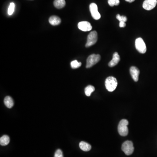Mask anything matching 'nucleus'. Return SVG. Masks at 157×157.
<instances>
[{
  "label": "nucleus",
  "mask_w": 157,
  "mask_h": 157,
  "mask_svg": "<svg viewBox=\"0 0 157 157\" xmlns=\"http://www.w3.org/2000/svg\"><path fill=\"white\" fill-rule=\"evenodd\" d=\"M97 39L98 35L97 31H91L88 36L86 47H89L93 46L97 42Z\"/></svg>",
  "instance_id": "obj_6"
},
{
  "label": "nucleus",
  "mask_w": 157,
  "mask_h": 157,
  "mask_svg": "<svg viewBox=\"0 0 157 157\" xmlns=\"http://www.w3.org/2000/svg\"><path fill=\"white\" fill-rule=\"evenodd\" d=\"M79 148L83 151H88L91 149V146L89 144L84 141H81L79 144Z\"/></svg>",
  "instance_id": "obj_13"
},
{
  "label": "nucleus",
  "mask_w": 157,
  "mask_h": 157,
  "mask_svg": "<svg viewBox=\"0 0 157 157\" xmlns=\"http://www.w3.org/2000/svg\"><path fill=\"white\" fill-rule=\"evenodd\" d=\"M118 84L117 79L113 76H109L105 80V86L109 92L114 91L117 88Z\"/></svg>",
  "instance_id": "obj_1"
},
{
  "label": "nucleus",
  "mask_w": 157,
  "mask_h": 157,
  "mask_svg": "<svg viewBox=\"0 0 157 157\" xmlns=\"http://www.w3.org/2000/svg\"><path fill=\"white\" fill-rule=\"evenodd\" d=\"M65 0H55L54 1V5L55 8L58 9H61L65 7Z\"/></svg>",
  "instance_id": "obj_15"
},
{
  "label": "nucleus",
  "mask_w": 157,
  "mask_h": 157,
  "mask_svg": "<svg viewBox=\"0 0 157 157\" xmlns=\"http://www.w3.org/2000/svg\"><path fill=\"white\" fill-rule=\"evenodd\" d=\"M49 23L52 25L55 26L60 25L61 23V20L57 16H52L49 18Z\"/></svg>",
  "instance_id": "obj_12"
},
{
  "label": "nucleus",
  "mask_w": 157,
  "mask_h": 157,
  "mask_svg": "<svg viewBox=\"0 0 157 157\" xmlns=\"http://www.w3.org/2000/svg\"><path fill=\"white\" fill-rule=\"evenodd\" d=\"M10 142V138L6 135L3 136L0 138V144L2 146L7 145Z\"/></svg>",
  "instance_id": "obj_16"
},
{
  "label": "nucleus",
  "mask_w": 157,
  "mask_h": 157,
  "mask_svg": "<svg viewBox=\"0 0 157 157\" xmlns=\"http://www.w3.org/2000/svg\"><path fill=\"white\" fill-rule=\"evenodd\" d=\"M100 55L99 54H92L89 55L87 59L86 68H89L94 66V65L96 64L100 61Z\"/></svg>",
  "instance_id": "obj_3"
},
{
  "label": "nucleus",
  "mask_w": 157,
  "mask_h": 157,
  "mask_svg": "<svg viewBox=\"0 0 157 157\" xmlns=\"http://www.w3.org/2000/svg\"><path fill=\"white\" fill-rule=\"evenodd\" d=\"M135 47L137 51L142 54H144L146 52L147 48L145 43L143 39L141 38H138L135 40Z\"/></svg>",
  "instance_id": "obj_5"
},
{
  "label": "nucleus",
  "mask_w": 157,
  "mask_h": 157,
  "mask_svg": "<svg viewBox=\"0 0 157 157\" xmlns=\"http://www.w3.org/2000/svg\"><path fill=\"white\" fill-rule=\"evenodd\" d=\"M126 1L128 2L132 3L135 0H125Z\"/></svg>",
  "instance_id": "obj_24"
},
{
  "label": "nucleus",
  "mask_w": 157,
  "mask_h": 157,
  "mask_svg": "<svg viewBox=\"0 0 157 157\" xmlns=\"http://www.w3.org/2000/svg\"><path fill=\"white\" fill-rule=\"evenodd\" d=\"M81 65H82V63H81V62H78L77 60H75L71 62V68L73 69H77V68H79L81 66Z\"/></svg>",
  "instance_id": "obj_18"
},
{
  "label": "nucleus",
  "mask_w": 157,
  "mask_h": 157,
  "mask_svg": "<svg viewBox=\"0 0 157 157\" xmlns=\"http://www.w3.org/2000/svg\"><path fill=\"white\" fill-rule=\"evenodd\" d=\"M126 23L125 22H120L119 23V26L121 28L125 27L126 26Z\"/></svg>",
  "instance_id": "obj_23"
},
{
  "label": "nucleus",
  "mask_w": 157,
  "mask_h": 157,
  "mask_svg": "<svg viewBox=\"0 0 157 157\" xmlns=\"http://www.w3.org/2000/svg\"><path fill=\"white\" fill-rule=\"evenodd\" d=\"M129 124L128 121L126 119H123L120 121L118 126V131L120 135L126 136L128 134L127 125Z\"/></svg>",
  "instance_id": "obj_2"
},
{
  "label": "nucleus",
  "mask_w": 157,
  "mask_h": 157,
  "mask_svg": "<svg viewBox=\"0 0 157 157\" xmlns=\"http://www.w3.org/2000/svg\"><path fill=\"white\" fill-rule=\"evenodd\" d=\"M120 61V55L117 52H115L113 55L112 60L108 64L109 66L113 67L117 65Z\"/></svg>",
  "instance_id": "obj_11"
},
{
  "label": "nucleus",
  "mask_w": 157,
  "mask_h": 157,
  "mask_svg": "<svg viewBox=\"0 0 157 157\" xmlns=\"http://www.w3.org/2000/svg\"><path fill=\"white\" fill-rule=\"evenodd\" d=\"M121 148L126 155L130 156L134 152L133 144L131 141H126L122 144Z\"/></svg>",
  "instance_id": "obj_4"
},
{
  "label": "nucleus",
  "mask_w": 157,
  "mask_h": 157,
  "mask_svg": "<svg viewBox=\"0 0 157 157\" xmlns=\"http://www.w3.org/2000/svg\"><path fill=\"white\" fill-rule=\"evenodd\" d=\"M4 103L8 108H11L14 106L13 100L12 98L9 96L5 97L4 99Z\"/></svg>",
  "instance_id": "obj_14"
},
{
  "label": "nucleus",
  "mask_w": 157,
  "mask_h": 157,
  "mask_svg": "<svg viewBox=\"0 0 157 157\" xmlns=\"http://www.w3.org/2000/svg\"><path fill=\"white\" fill-rule=\"evenodd\" d=\"M15 4L13 2L11 3L8 9V15H11L13 14L15 11Z\"/></svg>",
  "instance_id": "obj_19"
},
{
  "label": "nucleus",
  "mask_w": 157,
  "mask_h": 157,
  "mask_svg": "<svg viewBox=\"0 0 157 157\" xmlns=\"http://www.w3.org/2000/svg\"><path fill=\"white\" fill-rule=\"evenodd\" d=\"M54 157H63L62 151L60 149H58L55 151Z\"/></svg>",
  "instance_id": "obj_22"
},
{
  "label": "nucleus",
  "mask_w": 157,
  "mask_h": 157,
  "mask_svg": "<svg viewBox=\"0 0 157 157\" xmlns=\"http://www.w3.org/2000/svg\"><path fill=\"white\" fill-rule=\"evenodd\" d=\"M78 29L83 31H89L92 29L91 24L86 21H83L78 23Z\"/></svg>",
  "instance_id": "obj_9"
},
{
  "label": "nucleus",
  "mask_w": 157,
  "mask_h": 157,
  "mask_svg": "<svg viewBox=\"0 0 157 157\" xmlns=\"http://www.w3.org/2000/svg\"><path fill=\"white\" fill-rule=\"evenodd\" d=\"M116 18L119 22H125L127 21V17L125 16H121L119 14L117 15Z\"/></svg>",
  "instance_id": "obj_21"
},
{
  "label": "nucleus",
  "mask_w": 157,
  "mask_h": 157,
  "mask_svg": "<svg viewBox=\"0 0 157 157\" xmlns=\"http://www.w3.org/2000/svg\"><path fill=\"white\" fill-rule=\"evenodd\" d=\"M108 3L109 5L111 7H113L114 5L118 6L120 4V0H108Z\"/></svg>",
  "instance_id": "obj_20"
},
{
  "label": "nucleus",
  "mask_w": 157,
  "mask_h": 157,
  "mask_svg": "<svg viewBox=\"0 0 157 157\" xmlns=\"http://www.w3.org/2000/svg\"><path fill=\"white\" fill-rule=\"evenodd\" d=\"M157 0H145L143 4V8L147 11L152 10L156 6Z\"/></svg>",
  "instance_id": "obj_8"
},
{
  "label": "nucleus",
  "mask_w": 157,
  "mask_h": 157,
  "mask_svg": "<svg viewBox=\"0 0 157 157\" xmlns=\"http://www.w3.org/2000/svg\"><path fill=\"white\" fill-rule=\"evenodd\" d=\"M95 90V88L93 86L89 85L85 89V93L87 97H89Z\"/></svg>",
  "instance_id": "obj_17"
},
{
  "label": "nucleus",
  "mask_w": 157,
  "mask_h": 157,
  "mask_svg": "<svg viewBox=\"0 0 157 157\" xmlns=\"http://www.w3.org/2000/svg\"><path fill=\"white\" fill-rule=\"evenodd\" d=\"M130 74L132 78L135 82H137L139 79L140 71L138 68L135 66H132L130 69Z\"/></svg>",
  "instance_id": "obj_10"
},
{
  "label": "nucleus",
  "mask_w": 157,
  "mask_h": 157,
  "mask_svg": "<svg viewBox=\"0 0 157 157\" xmlns=\"http://www.w3.org/2000/svg\"><path fill=\"white\" fill-rule=\"evenodd\" d=\"M89 10L92 17L95 20H99L101 17V15L98 11V7L97 4L94 3H91L89 5Z\"/></svg>",
  "instance_id": "obj_7"
}]
</instances>
